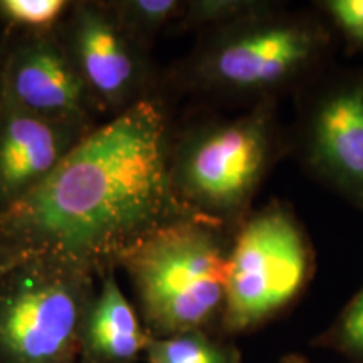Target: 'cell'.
Wrapping results in <instances>:
<instances>
[{"mask_svg": "<svg viewBox=\"0 0 363 363\" xmlns=\"http://www.w3.org/2000/svg\"><path fill=\"white\" fill-rule=\"evenodd\" d=\"M172 128L165 96L104 120L43 184L0 208V244L19 259L99 276L162 227L199 219L172 187Z\"/></svg>", "mask_w": 363, "mask_h": 363, "instance_id": "obj_1", "label": "cell"}, {"mask_svg": "<svg viewBox=\"0 0 363 363\" xmlns=\"http://www.w3.org/2000/svg\"><path fill=\"white\" fill-rule=\"evenodd\" d=\"M337 34L316 11L264 0L247 16L199 33L163 74L167 93L247 110L279 104L333 62Z\"/></svg>", "mask_w": 363, "mask_h": 363, "instance_id": "obj_2", "label": "cell"}, {"mask_svg": "<svg viewBox=\"0 0 363 363\" xmlns=\"http://www.w3.org/2000/svg\"><path fill=\"white\" fill-rule=\"evenodd\" d=\"M286 155L289 135L279 104L199 116L172 128V187L190 214L234 234Z\"/></svg>", "mask_w": 363, "mask_h": 363, "instance_id": "obj_3", "label": "cell"}, {"mask_svg": "<svg viewBox=\"0 0 363 363\" xmlns=\"http://www.w3.org/2000/svg\"><path fill=\"white\" fill-rule=\"evenodd\" d=\"M233 238L212 222L187 219L162 227L126 254L118 271L128 276L152 337L219 333Z\"/></svg>", "mask_w": 363, "mask_h": 363, "instance_id": "obj_4", "label": "cell"}, {"mask_svg": "<svg viewBox=\"0 0 363 363\" xmlns=\"http://www.w3.org/2000/svg\"><path fill=\"white\" fill-rule=\"evenodd\" d=\"M315 247L296 212L283 201L254 208L234 233L219 333H252L276 320L310 286Z\"/></svg>", "mask_w": 363, "mask_h": 363, "instance_id": "obj_5", "label": "cell"}, {"mask_svg": "<svg viewBox=\"0 0 363 363\" xmlns=\"http://www.w3.org/2000/svg\"><path fill=\"white\" fill-rule=\"evenodd\" d=\"M98 276L24 257L0 276V363H78Z\"/></svg>", "mask_w": 363, "mask_h": 363, "instance_id": "obj_6", "label": "cell"}, {"mask_svg": "<svg viewBox=\"0 0 363 363\" xmlns=\"http://www.w3.org/2000/svg\"><path fill=\"white\" fill-rule=\"evenodd\" d=\"M293 98L289 155L363 214V67L333 61Z\"/></svg>", "mask_w": 363, "mask_h": 363, "instance_id": "obj_7", "label": "cell"}, {"mask_svg": "<svg viewBox=\"0 0 363 363\" xmlns=\"http://www.w3.org/2000/svg\"><path fill=\"white\" fill-rule=\"evenodd\" d=\"M57 38L104 120L163 96V74L118 22L110 0H74Z\"/></svg>", "mask_w": 363, "mask_h": 363, "instance_id": "obj_8", "label": "cell"}, {"mask_svg": "<svg viewBox=\"0 0 363 363\" xmlns=\"http://www.w3.org/2000/svg\"><path fill=\"white\" fill-rule=\"evenodd\" d=\"M4 98L74 128L89 131L104 121L57 33L7 35Z\"/></svg>", "mask_w": 363, "mask_h": 363, "instance_id": "obj_9", "label": "cell"}, {"mask_svg": "<svg viewBox=\"0 0 363 363\" xmlns=\"http://www.w3.org/2000/svg\"><path fill=\"white\" fill-rule=\"evenodd\" d=\"M89 131L45 120L4 98L0 104V208L43 184Z\"/></svg>", "mask_w": 363, "mask_h": 363, "instance_id": "obj_10", "label": "cell"}, {"mask_svg": "<svg viewBox=\"0 0 363 363\" xmlns=\"http://www.w3.org/2000/svg\"><path fill=\"white\" fill-rule=\"evenodd\" d=\"M118 269L98 276L79 337L78 363H138L152 335L116 278Z\"/></svg>", "mask_w": 363, "mask_h": 363, "instance_id": "obj_11", "label": "cell"}, {"mask_svg": "<svg viewBox=\"0 0 363 363\" xmlns=\"http://www.w3.org/2000/svg\"><path fill=\"white\" fill-rule=\"evenodd\" d=\"M147 363H240L233 338L217 331L190 330L172 337H152L143 355Z\"/></svg>", "mask_w": 363, "mask_h": 363, "instance_id": "obj_12", "label": "cell"}, {"mask_svg": "<svg viewBox=\"0 0 363 363\" xmlns=\"http://www.w3.org/2000/svg\"><path fill=\"white\" fill-rule=\"evenodd\" d=\"M110 4L126 34L152 52L158 35L174 30L185 0H110Z\"/></svg>", "mask_w": 363, "mask_h": 363, "instance_id": "obj_13", "label": "cell"}, {"mask_svg": "<svg viewBox=\"0 0 363 363\" xmlns=\"http://www.w3.org/2000/svg\"><path fill=\"white\" fill-rule=\"evenodd\" d=\"M72 0H0V27L6 35L54 34Z\"/></svg>", "mask_w": 363, "mask_h": 363, "instance_id": "obj_14", "label": "cell"}, {"mask_svg": "<svg viewBox=\"0 0 363 363\" xmlns=\"http://www.w3.org/2000/svg\"><path fill=\"white\" fill-rule=\"evenodd\" d=\"M311 345L337 353L348 363H363V286Z\"/></svg>", "mask_w": 363, "mask_h": 363, "instance_id": "obj_15", "label": "cell"}, {"mask_svg": "<svg viewBox=\"0 0 363 363\" xmlns=\"http://www.w3.org/2000/svg\"><path fill=\"white\" fill-rule=\"evenodd\" d=\"M262 4L264 0H185L172 33H203L247 16Z\"/></svg>", "mask_w": 363, "mask_h": 363, "instance_id": "obj_16", "label": "cell"}, {"mask_svg": "<svg viewBox=\"0 0 363 363\" xmlns=\"http://www.w3.org/2000/svg\"><path fill=\"white\" fill-rule=\"evenodd\" d=\"M313 6L343 40L348 52H363V0H320Z\"/></svg>", "mask_w": 363, "mask_h": 363, "instance_id": "obj_17", "label": "cell"}, {"mask_svg": "<svg viewBox=\"0 0 363 363\" xmlns=\"http://www.w3.org/2000/svg\"><path fill=\"white\" fill-rule=\"evenodd\" d=\"M6 49H7V35L0 33V104L4 99V65H6Z\"/></svg>", "mask_w": 363, "mask_h": 363, "instance_id": "obj_18", "label": "cell"}, {"mask_svg": "<svg viewBox=\"0 0 363 363\" xmlns=\"http://www.w3.org/2000/svg\"><path fill=\"white\" fill-rule=\"evenodd\" d=\"M17 261H19V257L13 256V254L9 251L6 246H2V244H0V276H2L4 272H6L9 267H11L13 262H17Z\"/></svg>", "mask_w": 363, "mask_h": 363, "instance_id": "obj_19", "label": "cell"}, {"mask_svg": "<svg viewBox=\"0 0 363 363\" xmlns=\"http://www.w3.org/2000/svg\"><path fill=\"white\" fill-rule=\"evenodd\" d=\"M279 363H310L303 355H284L281 357Z\"/></svg>", "mask_w": 363, "mask_h": 363, "instance_id": "obj_20", "label": "cell"}]
</instances>
